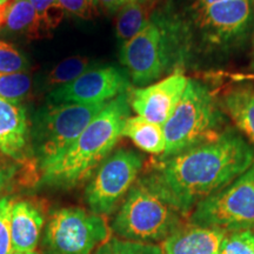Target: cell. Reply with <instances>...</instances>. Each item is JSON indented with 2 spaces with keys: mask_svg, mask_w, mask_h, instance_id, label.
Returning <instances> with one entry per match:
<instances>
[{
  "mask_svg": "<svg viewBox=\"0 0 254 254\" xmlns=\"http://www.w3.org/2000/svg\"><path fill=\"white\" fill-rule=\"evenodd\" d=\"M129 88L127 75L116 66L90 67L67 85L57 87L50 93L56 104L110 103Z\"/></svg>",
  "mask_w": 254,
  "mask_h": 254,
  "instance_id": "cell-11",
  "label": "cell"
},
{
  "mask_svg": "<svg viewBox=\"0 0 254 254\" xmlns=\"http://www.w3.org/2000/svg\"><path fill=\"white\" fill-rule=\"evenodd\" d=\"M148 0L129 2L118 11L116 19V37L119 45L131 40L146 26L151 19Z\"/></svg>",
  "mask_w": 254,
  "mask_h": 254,
  "instance_id": "cell-19",
  "label": "cell"
},
{
  "mask_svg": "<svg viewBox=\"0 0 254 254\" xmlns=\"http://www.w3.org/2000/svg\"><path fill=\"white\" fill-rule=\"evenodd\" d=\"M32 88L27 73H0V98L19 104L27 97Z\"/></svg>",
  "mask_w": 254,
  "mask_h": 254,
  "instance_id": "cell-21",
  "label": "cell"
},
{
  "mask_svg": "<svg viewBox=\"0 0 254 254\" xmlns=\"http://www.w3.org/2000/svg\"><path fill=\"white\" fill-rule=\"evenodd\" d=\"M187 21L190 52L224 55L236 50L249 37L254 19L252 0H225L206 7H193Z\"/></svg>",
  "mask_w": 254,
  "mask_h": 254,
  "instance_id": "cell-6",
  "label": "cell"
},
{
  "mask_svg": "<svg viewBox=\"0 0 254 254\" xmlns=\"http://www.w3.org/2000/svg\"><path fill=\"white\" fill-rule=\"evenodd\" d=\"M111 238L104 217L79 207L53 212L43 238L46 254H92Z\"/></svg>",
  "mask_w": 254,
  "mask_h": 254,
  "instance_id": "cell-9",
  "label": "cell"
},
{
  "mask_svg": "<svg viewBox=\"0 0 254 254\" xmlns=\"http://www.w3.org/2000/svg\"><path fill=\"white\" fill-rule=\"evenodd\" d=\"M252 1H253V2H254V0H252Z\"/></svg>",
  "mask_w": 254,
  "mask_h": 254,
  "instance_id": "cell-33",
  "label": "cell"
},
{
  "mask_svg": "<svg viewBox=\"0 0 254 254\" xmlns=\"http://www.w3.org/2000/svg\"><path fill=\"white\" fill-rule=\"evenodd\" d=\"M189 222L226 233L254 232V163L230 185L196 205Z\"/></svg>",
  "mask_w": 254,
  "mask_h": 254,
  "instance_id": "cell-8",
  "label": "cell"
},
{
  "mask_svg": "<svg viewBox=\"0 0 254 254\" xmlns=\"http://www.w3.org/2000/svg\"><path fill=\"white\" fill-rule=\"evenodd\" d=\"M189 78L183 72L172 73L160 81L133 90L128 93L129 105L138 116L163 126L182 99Z\"/></svg>",
  "mask_w": 254,
  "mask_h": 254,
  "instance_id": "cell-12",
  "label": "cell"
},
{
  "mask_svg": "<svg viewBox=\"0 0 254 254\" xmlns=\"http://www.w3.org/2000/svg\"><path fill=\"white\" fill-rule=\"evenodd\" d=\"M30 132L21 105L0 98V153L15 163L28 159Z\"/></svg>",
  "mask_w": 254,
  "mask_h": 254,
  "instance_id": "cell-13",
  "label": "cell"
},
{
  "mask_svg": "<svg viewBox=\"0 0 254 254\" xmlns=\"http://www.w3.org/2000/svg\"><path fill=\"white\" fill-rule=\"evenodd\" d=\"M9 158L0 153V195L4 194L12 187L17 176V165L8 160Z\"/></svg>",
  "mask_w": 254,
  "mask_h": 254,
  "instance_id": "cell-28",
  "label": "cell"
},
{
  "mask_svg": "<svg viewBox=\"0 0 254 254\" xmlns=\"http://www.w3.org/2000/svg\"><path fill=\"white\" fill-rule=\"evenodd\" d=\"M13 199L9 196L0 198V254H12L11 209Z\"/></svg>",
  "mask_w": 254,
  "mask_h": 254,
  "instance_id": "cell-26",
  "label": "cell"
},
{
  "mask_svg": "<svg viewBox=\"0 0 254 254\" xmlns=\"http://www.w3.org/2000/svg\"><path fill=\"white\" fill-rule=\"evenodd\" d=\"M144 161L139 152L127 148H119L105 159L85 190L92 213L112 214L139 179Z\"/></svg>",
  "mask_w": 254,
  "mask_h": 254,
  "instance_id": "cell-10",
  "label": "cell"
},
{
  "mask_svg": "<svg viewBox=\"0 0 254 254\" xmlns=\"http://www.w3.org/2000/svg\"><path fill=\"white\" fill-rule=\"evenodd\" d=\"M12 254H38V253H36V252H13Z\"/></svg>",
  "mask_w": 254,
  "mask_h": 254,
  "instance_id": "cell-32",
  "label": "cell"
},
{
  "mask_svg": "<svg viewBox=\"0 0 254 254\" xmlns=\"http://www.w3.org/2000/svg\"><path fill=\"white\" fill-rule=\"evenodd\" d=\"M30 64L21 51L12 44L0 40V73H25Z\"/></svg>",
  "mask_w": 254,
  "mask_h": 254,
  "instance_id": "cell-24",
  "label": "cell"
},
{
  "mask_svg": "<svg viewBox=\"0 0 254 254\" xmlns=\"http://www.w3.org/2000/svg\"><path fill=\"white\" fill-rule=\"evenodd\" d=\"M9 0H0V30L4 27V21H5V13L6 8H7Z\"/></svg>",
  "mask_w": 254,
  "mask_h": 254,
  "instance_id": "cell-30",
  "label": "cell"
},
{
  "mask_svg": "<svg viewBox=\"0 0 254 254\" xmlns=\"http://www.w3.org/2000/svg\"><path fill=\"white\" fill-rule=\"evenodd\" d=\"M36 9L41 28L47 37L59 26L65 17V11L58 0H28Z\"/></svg>",
  "mask_w": 254,
  "mask_h": 254,
  "instance_id": "cell-23",
  "label": "cell"
},
{
  "mask_svg": "<svg viewBox=\"0 0 254 254\" xmlns=\"http://www.w3.org/2000/svg\"><path fill=\"white\" fill-rule=\"evenodd\" d=\"M139 0H95V4L101 6L109 12H118L124 6Z\"/></svg>",
  "mask_w": 254,
  "mask_h": 254,
  "instance_id": "cell-29",
  "label": "cell"
},
{
  "mask_svg": "<svg viewBox=\"0 0 254 254\" xmlns=\"http://www.w3.org/2000/svg\"><path fill=\"white\" fill-rule=\"evenodd\" d=\"M4 28L28 39L46 37L36 9L28 0H9L5 13Z\"/></svg>",
  "mask_w": 254,
  "mask_h": 254,
  "instance_id": "cell-18",
  "label": "cell"
},
{
  "mask_svg": "<svg viewBox=\"0 0 254 254\" xmlns=\"http://www.w3.org/2000/svg\"><path fill=\"white\" fill-rule=\"evenodd\" d=\"M230 127L228 117L207 85L189 79L182 99L163 125L165 152L159 158L213 141Z\"/></svg>",
  "mask_w": 254,
  "mask_h": 254,
  "instance_id": "cell-4",
  "label": "cell"
},
{
  "mask_svg": "<svg viewBox=\"0 0 254 254\" xmlns=\"http://www.w3.org/2000/svg\"><path fill=\"white\" fill-rule=\"evenodd\" d=\"M192 58L189 23L170 9H158L120 49V63L136 86L154 84Z\"/></svg>",
  "mask_w": 254,
  "mask_h": 254,
  "instance_id": "cell-2",
  "label": "cell"
},
{
  "mask_svg": "<svg viewBox=\"0 0 254 254\" xmlns=\"http://www.w3.org/2000/svg\"><path fill=\"white\" fill-rule=\"evenodd\" d=\"M122 136L131 139L136 147L150 154L161 157L165 152L163 126L148 122L140 116L128 117L123 127Z\"/></svg>",
  "mask_w": 254,
  "mask_h": 254,
  "instance_id": "cell-17",
  "label": "cell"
},
{
  "mask_svg": "<svg viewBox=\"0 0 254 254\" xmlns=\"http://www.w3.org/2000/svg\"><path fill=\"white\" fill-rule=\"evenodd\" d=\"M221 107L237 129L254 146V88L236 87L225 94Z\"/></svg>",
  "mask_w": 254,
  "mask_h": 254,
  "instance_id": "cell-16",
  "label": "cell"
},
{
  "mask_svg": "<svg viewBox=\"0 0 254 254\" xmlns=\"http://www.w3.org/2000/svg\"><path fill=\"white\" fill-rule=\"evenodd\" d=\"M93 254H164L160 246L154 244L138 243L110 238L106 243L95 250Z\"/></svg>",
  "mask_w": 254,
  "mask_h": 254,
  "instance_id": "cell-22",
  "label": "cell"
},
{
  "mask_svg": "<svg viewBox=\"0 0 254 254\" xmlns=\"http://www.w3.org/2000/svg\"><path fill=\"white\" fill-rule=\"evenodd\" d=\"M91 63L86 57L74 56L64 59L62 63L51 69L45 78V85L51 87H60L67 85L90 68Z\"/></svg>",
  "mask_w": 254,
  "mask_h": 254,
  "instance_id": "cell-20",
  "label": "cell"
},
{
  "mask_svg": "<svg viewBox=\"0 0 254 254\" xmlns=\"http://www.w3.org/2000/svg\"><path fill=\"white\" fill-rule=\"evenodd\" d=\"M253 163L254 146L230 127L213 141L159 158L144 178L189 218L196 205L230 185Z\"/></svg>",
  "mask_w": 254,
  "mask_h": 254,
  "instance_id": "cell-1",
  "label": "cell"
},
{
  "mask_svg": "<svg viewBox=\"0 0 254 254\" xmlns=\"http://www.w3.org/2000/svg\"><path fill=\"white\" fill-rule=\"evenodd\" d=\"M219 254H254V232H228L222 241Z\"/></svg>",
  "mask_w": 254,
  "mask_h": 254,
  "instance_id": "cell-25",
  "label": "cell"
},
{
  "mask_svg": "<svg viewBox=\"0 0 254 254\" xmlns=\"http://www.w3.org/2000/svg\"><path fill=\"white\" fill-rule=\"evenodd\" d=\"M44 226L41 212L26 200L13 201L11 209V238L13 252H34Z\"/></svg>",
  "mask_w": 254,
  "mask_h": 254,
  "instance_id": "cell-15",
  "label": "cell"
},
{
  "mask_svg": "<svg viewBox=\"0 0 254 254\" xmlns=\"http://www.w3.org/2000/svg\"><path fill=\"white\" fill-rule=\"evenodd\" d=\"M131 112L128 92L111 100L62 155L40 167L41 185L68 190L87 180L112 153Z\"/></svg>",
  "mask_w": 254,
  "mask_h": 254,
  "instance_id": "cell-3",
  "label": "cell"
},
{
  "mask_svg": "<svg viewBox=\"0 0 254 254\" xmlns=\"http://www.w3.org/2000/svg\"><path fill=\"white\" fill-rule=\"evenodd\" d=\"M253 53H254V51H253Z\"/></svg>",
  "mask_w": 254,
  "mask_h": 254,
  "instance_id": "cell-34",
  "label": "cell"
},
{
  "mask_svg": "<svg viewBox=\"0 0 254 254\" xmlns=\"http://www.w3.org/2000/svg\"><path fill=\"white\" fill-rule=\"evenodd\" d=\"M107 104H56L41 110L32 131V144L39 167L67 150Z\"/></svg>",
  "mask_w": 254,
  "mask_h": 254,
  "instance_id": "cell-7",
  "label": "cell"
},
{
  "mask_svg": "<svg viewBox=\"0 0 254 254\" xmlns=\"http://www.w3.org/2000/svg\"><path fill=\"white\" fill-rule=\"evenodd\" d=\"M225 1V0H194V5L193 7H206V6L213 5L215 2Z\"/></svg>",
  "mask_w": 254,
  "mask_h": 254,
  "instance_id": "cell-31",
  "label": "cell"
},
{
  "mask_svg": "<svg viewBox=\"0 0 254 254\" xmlns=\"http://www.w3.org/2000/svg\"><path fill=\"white\" fill-rule=\"evenodd\" d=\"M185 219L142 177L123 200L111 228L124 240L163 243L185 225Z\"/></svg>",
  "mask_w": 254,
  "mask_h": 254,
  "instance_id": "cell-5",
  "label": "cell"
},
{
  "mask_svg": "<svg viewBox=\"0 0 254 254\" xmlns=\"http://www.w3.org/2000/svg\"><path fill=\"white\" fill-rule=\"evenodd\" d=\"M64 11L81 19H91L97 14L95 0H58Z\"/></svg>",
  "mask_w": 254,
  "mask_h": 254,
  "instance_id": "cell-27",
  "label": "cell"
},
{
  "mask_svg": "<svg viewBox=\"0 0 254 254\" xmlns=\"http://www.w3.org/2000/svg\"><path fill=\"white\" fill-rule=\"evenodd\" d=\"M226 232L213 227L184 225L161 243L164 254H219Z\"/></svg>",
  "mask_w": 254,
  "mask_h": 254,
  "instance_id": "cell-14",
  "label": "cell"
}]
</instances>
